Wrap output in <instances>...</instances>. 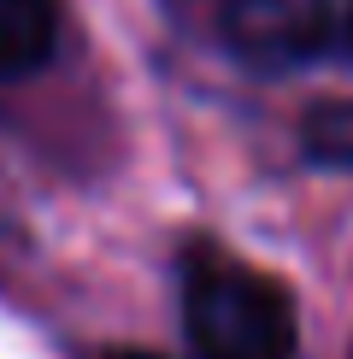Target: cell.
I'll use <instances>...</instances> for the list:
<instances>
[{"label": "cell", "mask_w": 353, "mask_h": 359, "mask_svg": "<svg viewBox=\"0 0 353 359\" xmlns=\"http://www.w3.org/2000/svg\"><path fill=\"white\" fill-rule=\"evenodd\" d=\"M183 336L200 359H294L300 318L294 294L259 265L235 259L218 242H188L176 259Z\"/></svg>", "instance_id": "1"}, {"label": "cell", "mask_w": 353, "mask_h": 359, "mask_svg": "<svg viewBox=\"0 0 353 359\" xmlns=\"http://www.w3.org/2000/svg\"><path fill=\"white\" fill-rule=\"evenodd\" d=\"M218 29L247 71L283 77L330 48L335 0H218Z\"/></svg>", "instance_id": "2"}, {"label": "cell", "mask_w": 353, "mask_h": 359, "mask_svg": "<svg viewBox=\"0 0 353 359\" xmlns=\"http://www.w3.org/2000/svg\"><path fill=\"white\" fill-rule=\"evenodd\" d=\"M59 48V0H0V83H24Z\"/></svg>", "instance_id": "3"}, {"label": "cell", "mask_w": 353, "mask_h": 359, "mask_svg": "<svg viewBox=\"0 0 353 359\" xmlns=\"http://www.w3.org/2000/svg\"><path fill=\"white\" fill-rule=\"evenodd\" d=\"M300 154H306V165L353 171V95L318 100V107L300 118Z\"/></svg>", "instance_id": "4"}, {"label": "cell", "mask_w": 353, "mask_h": 359, "mask_svg": "<svg viewBox=\"0 0 353 359\" xmlns=\"http://www.w3.org/2000/svg\"><path fill=\"white\" fill-rule=\"evenodd\" d=\"M112 359H165V353H141V348H130V353H112Z\"/></svg>", "instance_id": "5"}, {"label": "cell", "mask_w": 353, "mask_h": 359, "mask_svg": "<svg viewBox=\"0 0 353 359\" xmlns=\"http://www.w3.org/2000/svg\"><path fill=\"white\" fill-rule=\"evenodd\" d=\"M347 41H353V6H347Z\"/></svg>", "instance_id": "6"}]
</instances>
